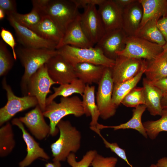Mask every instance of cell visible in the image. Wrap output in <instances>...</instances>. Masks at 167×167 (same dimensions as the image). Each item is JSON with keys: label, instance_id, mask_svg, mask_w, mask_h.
Returning a JSON list of instances; mask_svg holds the SVG:
<instances>
[{"label": "cell", "instance_id": "cell-39", "mask_svg": "<svg viewBox=\"0 0 167 167\" xmlns=\"http://www.w3.org/2000/svg\"><path fill=\"white\" fill-rule=\"evenodd\" d=\"M0 8L4 11L7 16L17 12L16 2L15 0H0Z\"/></svg>", "mask_w": 167, "mask_h": 167}, {"label": "cell", "instance_id": "cell-12", "mask_svg": "<svg viewBox=\"0 0 167 167\" xmlns=\"http://www.w3.org/2000/svg\"><path fill=\"white\" fill-rule=\"evenodd\" d=\"M46 65L49 75L57 84L70 83L77 79L74 66L58 52Z\"/></svg>", "mask_w": 167, "mask_h": 167}, {"label": "cell", "instance_id": "cell-9", "mask_svg": "<svg viewBox=\"0 0 167 167\" xmlns=\"http://www.w3.org/2000/svg\"><path fill=\"white\" fill-rule=\"evenodd\" d=\"M57 84L50 77L46 64L40 67L30 78L27 84V95L35 97L38 105L43 112L46 106V100L54 84Z\"/></svg>", "mask_w": 167, "mask_h": 167}, {"label": "cell", "instance_id": "cell-40", "mask_svg": "<svg viewBox=\"0 0 167 167\" xmlns=\"http://www.w3.org/2000/svg\"><path fill=\"white\" fill-rule=\"evenodd\" d=\"M157 26L167 43V15L158 20Z\"/></svg>", "mask_w": 167, "mask_h": 167}, {"label": "cell", "instance_id": "cell-30", "mask_svg": "<svg viewBox=\"0 0 167 167\" xmlns=\"http://www.w3.org/2000/svg\"><path fill=\"white\" fill-rule=\"evenodd\" d=\"M12 125L9 122L0 129V156H6L11 152L15 145Z\"/></svg>", "mask_w": 167, "mask_h": 167}, {"label": "cell", "instance_id": "cell-47", "mask_svg": "<svg viewBox=\"0 0 167 167\" xmlns=\"http://www.w3.org/2000/svg\"><path fill=\"white\" fill-rule=\"evenodd\" d=\"M6 14L4 11L0 8V20H2L3 19L6 15Z\"/></svg>", "mask_w": 167, "mask_h": 167}, {"label": "cell", "instance_id": "cell-6", "mask_svg": "<svg viewBox=\"0 0 167 167\" xmlns=\"http://www.w3.org/2000/svg\"><path fill=\"white\" fill-rule=\"evenodd\" d=\"M163 50V46L133 36L127 37L125 48L117 52L116 54L150 61L156 58Z\"/></svg>", "mask_w": 167, "mask_h": 167}, {"label": "cell", "instance_id": "cell-8", "mask_svg": "<svg viewBox=\"0 0 167 167\" xmlns=\"http://www.w3.org/2000/svg\"><path fill=\"white\" fill-rule=\"evenodd\" d=\"M96 93V105L100 113V117L105 120L115 114L116 108L112 101L114 86L112 68L106 67L103 76L98 83Z\"/></svg>", "mask_w": 167, "mask_h": 167}, {"label": "cell", "instance_id": "cell-19", "mask_svg": "<svg viewBox=\"0 0 167 167\" xmlns=\"http://www.w3.org/2000/svg\"><path fill=\"white\" fill-rule=\"evenodd\" d=\"M143 16V9L139 0L123 9L122 28L128 36H135L138 30Z\"/></svg>", "mask_w": 167, "mask_h": 167}, {"label": "cell", "instance_id": "cell-32", "mask_svg": "<svg viewBox=\"0 0 167 167\" xmlns=\"http://www.w3.org/2000/svg\"><path fill=\"white\" fill-rule=\"evenodd\" d=\"M12 15L19 24L29 28L37 25L43 17L39 11L33 7L28 13L21 14L17 12Z\"/></svg>", "mask_w": 167, "mask_h": 167}, {"label": "cell", "instance_id": "cell-25", "mask_svg": "<svg viewBox=\"0 0 167 167\" xmlns=\"http://www.w3.org/2000/svg\"><path fill=\"white\" fill-rule=\"evenodd\" d=\"M95 92V86L86 84L82 100L85 114L91 117L90 128L92 131L97 128L98 121L100 117V112L96 103Z\"/></svg>", "mask_w": 167, "mask_h": 167}, {"label": "cell", "instance_id": "cell-41", "mask_svg": "<svg viewBox=\"0 0 167 167\" xmlns=\"http://www.w3.org/2000/svg\"><path fill=\"white\" fill-rule=\"evenodd\" d=\"M78 8H84L90 5L99 6L104 0H72Z\"/></svg>", "mask_w": 167, "mask_h": 167}, {"label": "cell", "instance_id": "cell-49", "mask_svg": "<svg viewBox=\"0 0 167 167\" xmlns=\"http://www.w3.org/2000/svg\"><path fill=\"white\" fill-rule=\"evenodd\" d=\"M149 167H158L156 164H152Z\"/></svg>", "mask_w": 167, "mask_h": 167}, {"label": "cell", "instance_id": "cell-38", "mask_svg": "<svg viewBox=\"0 0 167 167\" xmlns=\"http://www.w3.org/2000/svg\"><path fill=\"white\" fill-rule=\"evenodd\" d=\"M0 35L3 41L11 48L13 56L16 60L17 58L15 49L16 43L13 34L9 31L1 27Z\"/></svg>", "mask_w": 167, "mask_h": 167}, {"label": "cell", "instance_id": "cell-18", "mask_svg": "<svg viewBox=\"0 0 167 167\" xmlns=\"http://www.w3.org/2000/svg\"><path fill=\"white\" fill-rule=\"evenodd\" d=\"M80 14L68 27L56 49L66 45L81 48L94 47V45L89 40L81 27Z\"/></svg>", "mask_w": 167, "mask_h": 167}, {"label": "cell", "instance_id": "cell-43", "mask_svg": "<svg viewBox=\"0 0 167 167\" xmlns=\"http://www.w3.org/2000/svg\"><path fill=\"white\" fill-rule=\"evenodd\" d=\"M114 2L121 8L123 9L136 0H113Z\"/></svg>", "mask_w": 167, "mask_h": 167}, {"label": "cell", "instance_id": "cell-17", "mask_svg": "<svg viewBox=\"0 0 167 167\" xmlns=\"http://www.w3.org/2000/svg\"><path fill=\"white\" fill-rule=\"evenodd\" d=\"M11 123L18 126L21 130L23 139L27 146V154L25 158L19 163V167H26L39 158L47 160L49 159V156L28 132L19 118H13Z\"/></svg>", "mask_w": 167, "mask_h": 167}, {"label": "cell", "instance_id": "cell-28", "mask_svg": "<svg viewBox=\"0 0 167 167\" xmlns=\"http://www.w3.org/2000/svg\"><path fill=\"white\" fill-rule=\"evenodd\" d=\"M86 85L80 80L76 79L70 83L61 85L58 87H53L54 93L47 97L46 106L58 96L68 97L74 93H78L82 96Z\"/></svg>", "mask_w": 167, "mask_h": 167}, {"label": "cell", "instance_id": "cell-10", "mask_svg": "<svg viewBox=\"0 0 167 167\" xmlns=\"http://www.w3.org/2000/svg\"><path fill=\"white\" fill-rule=\"evenodd\" d=\"M84 9L83 12L79 15L80 23L86 36L94 45L105 31L96 6L88 5Z\"/></svg>", "mask_w": 167, "mask_h": 167}, {"label": "cell", "instance_id": "cell-5", "mask_svg": "<svg viewBox=\"0 0 167 167\" xmlns=\"http://www.w3.org/2000/svg\"><path fill=\"white\" fill-rule=\"evenodd\" d=\"M78 9L72 0H49L40 11L43 16H49L64 34L80 14Z\"/></svg>", "mask_w": 167, "mask_h": 167}, {"label": "cell", "instance_id": "cell-35", "mask_svg": "<svg viewBox=\"0 0 167 167\" xmlns=\"http://www.w3.org/2000/svg\"><path fill=\"white\" fill-rule=\"evenodd\" d=\"M97 154L96 150H90L86 153L80 161H77L75 153H71L67 158V162L71 167H89Z\"/></svg>", "mask_w": 167, "mask_h": 167}, {"label": "cell", "instance_id": "cell-22", "mask_svg": "<svg viewBox=\"0 0 167 167\" xmlns=\"http://www.w3.org/2000/svg\"><path fill=\"white\" fill-rule=\"evenodd\" d=\"M29 29L41 37L54 42L57 45L64 35L56 24L47 15L43 16L37 25Z\"/></svg>", "mask_w": 167, "mask_h": 167}, {"label": "cell", "instance_id": "cell-20", "mask_svg": "<svg viewBox=\"0 0 167 167\" xmlns=\"http://www.w3.org/2000/svg\"><path fill=\"white\" fill-rule=\"evenodd\" d=\"M77 78L86 85L98 84L106 67L90 63L83 62L74 66Z\"/></svg>", "mask_w": 167, "mask_h": 167}, {"label": "cell", "instance_id": "cell-11", "mask_svg": "<svg viewBox=\"0 0 167 167\" xmlns=\"http://www.w3.org/2000/svg\"><path fill=\"white\" fill-rule=\"evenodd\" d=\"M7 16L10 24L15 30L18 42L23 46L56 49V43L42 38L30 29L20 24L12 15Z\"/></svg>", "mask_w": 167, "mask_h": 167}, {"label": "cell", "instance_id": "cell-14", "mask_svg": "<svg viewBox=\"0 0 167 167\" xmlns=\"http://www.w3.org/2000/svg\"><path fill=\"white\" fill-rule=\"evenodd\" d=\"M127 35L122 28L105 33L95 46L100 49L108 58L115 60L116 53L125 47Z\"/></svg>", "mask_w": 167, "mask_h": 167}, {"label": "cell", "instance_id": "cell-34", "mask_svg": "<svg viewBox=\"0 0 167 167\" xmlns=\"http://www.w3.org/2000/svg\"><path fill=\"white\" fill-rule=\"evenodd\" d=\"M121 103L125 106L134 108L140 105H145L143 87H136L133 88L123 98Z\"/></svg>", "mask_w": 167, "mask_h": 167}, {"label": "cell", "instance_id": "cell-26", "mask_svg": "<svg viewBox=\"0 0 167 167\" xmlns=\"http://www.w3.org/2000/svg\"><path fill=\"white\" fill-rule=\"evenodd\" d=\"M146 109L147 107L145 105H139L133 110L132 118L126 122L114 126H105L98 123L97 128L100 130L104 128H113L114 131L122 129H134L147 138L148 136L141 120L142 114Z\"/></svg>", "mask_w": 167, "mask_h": 167}, {"label": "cell", "instance_id": "cell-31", "mask_svg": "<svg viewBox=\"0 0 167 167\" xmlns=\"http://www.w3.org/2000/svg\"><path fill=\"white\" fill-rule=\"evenodd\" d=\"M161 116L157 120L143 123L148 136L152 140L156 139L160 132L167 131V109H163Z\"/></svg>", "mask_w": 167, "mask_h": 167}, {"label": "cell", "instance_id": "cell-27", "mask_svg": "<svg viewBox=\"0 0 167 167\" xmlns=\"http://www.w3.org/2000/svg\"><path fill=\"white\" fill-rule=\"evenodd\" d=\"M146 61L144 59L143 66L140 72L133 78L123 82L114 84L112 101L117 108L123 98L133 88L136 87L144 73L146 68Z\"/></svg>", "mask_w": 167, "mask_h": 167}, {"label": "cell", "instance_id": "cell-42", "mask_svg": "<svg viewBox=\"0 0 167 167\" xmlns=\"http://www.w3.org/2000/svg\"><path fill=\"white\" fill-rule=\"evenodd\" d=\"M149 82L160 89L163 93H167V77L153 82Z\"/></svg>", "mask_w": 167, "mask_h": 167}, {"label": "cell", "instance_id": "cell-46", "mask_svg": "<svg viewBox=\"0 0 167 167\" xmlns=\"http://www.w3.org/2000/svg\"><path fill=\"white\" fill-rule=\"evenodd\" d=\"M45 167H61L59 161H53V163H48L45 165Z\"/></svg>", "mask_w": 167, "mask_h": 167}, {"label": "cell", "instance_id": "cell-21", "mask_svg": "<svg viewBox=\"0 0 167 167\" xmlns=\"http://www.w3.org/2000/svg\"><path fill=\"white\" fill-rule=\"evenodd\" d=\"M143 84L147 109L151 115L161 116L163 110L161 104L163 92L146 78L143 79Z\"/></svg>", "mask_w": 167, "mask_h": 167}, {"label": "cell", "instance_id": "cell-16", "mask_svg": "<svg viewBox=\"0 0 167 167\" xmlns=\"http://www.w3.org/2000/svg\"><path fill=\"white\" fill-rule=\"evenodd\" d=\"M98 10L105 32L122 28L123 9L113 0H104Z\"/></svg>", "mask_w": 167, "mask_h": 167}, {"label": "cell", "instance_id": "cell-3", "mask_svg": "<svg viewBox=\"0 0 167 167\" xmlns=\"http://www.w3.org/2000/svg\"><path fill=\"white\" fill-rule=\"evenodd\" d=\"M44 117L48 118L50 122V134L55 136L58 132L57 125L64 117L73 115L80 117L85 114L82 100L77 96L62 97L59 103L54 101L46 107L43 112Z\"/></svg>", "mask_w": 167, "mask_h": 167}, {"label": "cell", "instance_id": "cell-13", "mask_svg": "<svg viewBox=\"0 0 167 167\" xmlns=\"http://www.w3.org/2000/svg\"><path fill=\"white\" fill-rule=\"evenodd\" d=\"M144 59L118 55L112 68L114 84L129 80L136 76L141 70Z\"/></svg>", "mask_w": 167, "mask_h": 167}, {"label": "cell", "instance_id": "cell-48", "mask_svg": "<svg viewBox=\"0 0 167 167\" xmlns=\"http://www.w3.org/2000/svg\"><path fill=\"white\" fill-rule=\"evenodd\" d=\"M164 50L167 53V43L163 46Z\"/></svg>", "mask_w": 167, "mask_h": 167}, {"label": "cell", "instance_id": "cell-44", "mask_svg": "<svg viewBox=\"0 0 167 167\" xmlns=\"http://www.w3.org/2000/svg\"><path fill=\"white\" fill-rule=\"evenodd\" d=\"M156 165L158 167H167V157H164L160 159Z\"/></svg>", "mask_w": 167, "mask_h": 167}, {"label": "cell", "instance_id": "cell-33", "mask_svg": "<svg viewBox=\"0 0 167 167\" xmlns=\"http://www.w3.org/2000/svg\"><path fill=\"white\" fill-rule=\"evenodd\" d=\"M15 59L3 41H0V76L6 75L14 64Z\"/></svg>", "mask_w": 167, "mask_h": 167}, {"label": "cell", "instance_id": "cell-45", "mask_svg": "<svg viewBox=\"0 0 167 167\" xmlns=\"http://www.w3.org/2000/svg\"><path fill=\"white\" fill-rule=\"evenodd\" d=\"M161 104L162 109H167V93H163Z\"/></svg>", "mask_w": 167, "mask_h": 167}, {"label": "cell", "instance_id": "cell-24", "mask_svg": "<svg viewBox=\"0 0 167 167\" xmlns=\"http://www.w3.org/2000/svg\"><path fill=\"white\" fill-rule=\"evenodd\" d=\"M146 61L144 73L146 78L153 82L167 77V53L163 51L155 59Z\"/></svg>", "mask_w": 167, "mask_h": 167}, {"label": "cell", "instance_id": "cell-15", "mask_svg": "<svg viewBox=\"0 0 167 167\" xmlns=\"http://www.w3.org/2000/svg\"><path fill=\"white\" fill-rule=\"evenodd\" d=\"M44 117L43 111L37 105L24 116L19 118L36 138L42 140L50 134V126L45 122Z\"/></svg>", "mask_w": 167, "mask_h": 167}, {"label": "cell", "instance_id": "cell-29", "mask_svg": "<svg viewBox=\"0 0 167 167\" xmlns=\"http://www.w3.org/2000/svg\"><path fill=\"white\" fill-rule=\"evenodd\" d=\"M157 21L153 19L148 21L138 30L135 36L163 46L166 42L157 27Z\"/></svg>", "mask_w": 167, "mask_h": 167}, {"label": "cell", "instance_id": "cell-37", "mask_svg": "<svg viewBox=\"0 0 167 167\" xmlns=\"http://www.w3.org/2000/svg\"><path fill=\"white\" fill-rule=\"evenodd\" d=\"M118 159L114 157H104L97 154L92 160V167H115Z\"/></svg>", "mask_w": 167, "mask_h": 167}, {"label": "cell", "instance_id": "cell-4", "mask_svg": "<svg viewBox=\"0 0 167 167\" xmlns=\"http://www.w3.org/2000/svg\"><path fill=\"white\" fill-rule=\"evenodd\" d=\"M56 50L73 66L79 63L87 62L112 68L115 63V60L106 56L100 49L95 46L81 48L66 45Z\"/></svg>", "mask_w": 167, "mask_h": 167}, {"label": "cell", "instance_id": "cell-23", "mask_svg": "<svg viewBox=\"0 0 167 167\" xmlns=\"http://www.w3.org/2000/svg\"><path fill=\"white\" fill-rule=\"evenodd\" d=\"M139 1L143 9V18L139 29L148 21L153 19L158 20L167 15V0H139Z\"/></svg>", "mask_w": 167, "mask_h": 167}, {"label": "cell", "instance_id": "cell-36", "mask_svg": "<svg viewBox=\"0 0 167 167\" xmlns=\"http://www.w3.org/2000/svg\"><path fill=\"white\" fill-rule=\"evenodd\" d=\"M94 131L101 137L106 148H109L112 152L115 153L119 157L125 161L130 167H133L127 159L125 150L120 148L117 143H110L106 140L101 134L100 130L97 128Z\"/></svg>", "mask_w": 167, "mask_h": 167}, {"label": "cell", "instance_id": "cell-2", "mask_svg": "<svg viewBox=\"0 0 167 167\" xmlns=\"http://www.w3.org/2000/svg\"><path fill=\"white\" fill-rule=\"evenodd\" d=\"M57 127L60 132L59 137L50 146L53 160L64 161L71 153L76 152L80 148L81 135L69 121L61 120Z\"/></svg>", "mask_w": 167, "mask_h": 167}, {"label": "cell", "instance_id": "cell-1", "mask_svg": "<svg viewBox=\"0 0 167 167\" xmlns=\"http://www.w3.org/2000/svg\"><path fill=\"white\" fill-rule=\"evenodd\" d=\"M16 53L24 71L20 86L23 93L27 95V84L30 77L40 67L46 64L53 56L58 54L56 49L46 48H18Z\"/></svg>", "mask_w": 167, "mask_h": 167}, {"label": "cell", "instance_id": "cell-7", "mask_svg": "<svg viewBox=\"0 0 167 167\" xmlns=\"http://www.w3.org/2000/svg\"><path fill=\"white\" fill-rule=\"evenodd\" d=\"M3 88L6 92L7 102L0 109V125L2 126L16 114L30 108L35 107L38 104L36 98L29 95L20 97L16 96L11 87L8 84L5 77L2 82Z\"/></svg>", "mask_w": 167, "mask_h": 167}]
</instances>
